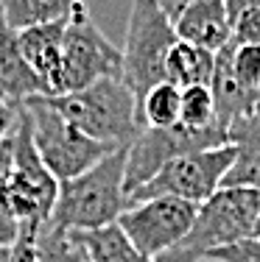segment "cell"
Wrapping results in <instances>:
<instances>
[{"instance_id":"1","label":"cell","mask_w":260,"mask_h":262,"mask_svg":"<svg viewBox=\"0 0 260 262\" xmlns=\"http://www.w3.org/2000/svg\"><path fill=\"white\" fill-rule=\"evenodd\" d=\"M123 173H126V148L115 151L82 176L62 182L56 209L48 226L65 232H98L115 226L123 212L132 207Z\"/></svg>"},{"instance_id":"2","label":"cell","mask_w":260,"mask_h":262,"mask_svg":"<svg viewBox=\"0 0 260 262\" xmlns=\"http://www.w3.org/2000/svg\"><path fill=\"white\" fill-rule=\"evenodd\" d=\"M260 190L221 187L213 198L199 204L188 237L157 262H204L207 254L257 237Z\"/></svg>"},{"instance_id":"3","label":"cell","mask_w":260,"mask_h":262,"mask_svg":"<svg viewBox=\"0 0 260 262\" xmlns=\"http://www.w3.org/2000/svg\"><path fill=\"white\" fill-rule=\"evenodd\" d=\"M48 101L65 120L107 145L129 148L143 131L137 95L123 78H104L82 92L53 95Z\"/></svg>"},{"instance_id":"4","label":"cell","mask_w":260,"mask_h":262,"mask_svg":"<svg viewBox=\"0 0 260 262\" xmlns=\"http://www.w3.org/2000/svg\"><path fill=\"white\" fill-rule=\"evenodd\" d=\"M14 162H11V179H9V207L14 215L20 237H34L51 223L53 209L59 198V182L45 167L39 151L34 145L28 112H20L14 131Z\"/></svg>"},{"instance_id":"5","label":"cell","mask_w":260,"mask_h":262,"mask_svg":"<svg viewBox=\"0 0 260 262\" xmlns=\"http://www.w3.org/2000/svg\"><path fill=\"white\" fill-rule=\"evenodd\" d=\"M179 42L171 17L159 9L157 0H134L126 20L123 36V81L137 95V103L154 90L165 84V64L171 48Z\"/></svg>"},{"instance_id":"6","label":"cell","mask_w":260,"mask_h":262,"mask_svg":"<svg viewBox=\"0 0 260 262\" xmlns=\"http://www.w3.org/2000/svg\"><path fill=\"white\" fill-rule=\"evenodd\" d=\"M26 112L31 120V134H34L36 151H39L45 167L56 176L59 184L82 176L90 167H95L98 162L121 151L115 145L87 137L82 128H76L70 120H65L45 95L31 98L26 103Z\"/></svg>"},{"instance_id":"7","label":"cell","mask_w":260,"mask_h":262,"mask_svg":"<svg viewBox=\"0 0 260 262\" xmlns=\"http://www.w3.org/2000/svg\"><path fill=\"white\" fill-rule=\"evenodd\" d=\"M104 78H123V53L101 34L84 6L67 20L62 48V95L82 92Z\"/></svg>"},{"instance_id":"8","label":"cell","mask_w":260,"mask_h":262,"mask_svg":"<svg viewBox=\"0 0 260 262\" xmlns=\"http://www.w3.org/2000/svg\"><path fill=\"white\" fill-rule=\"evenodd\" d=\"M235 165V145H218L210 151H196L176 157L163 167L146 187H140L129 201L140 204L148 198H182L190 204H204L224 187V179Z\"/></svg>"},{"instance_id":"9","label":"cell","mask_w":260,"mask_h":262,"mask_svg":"<svg viewBox=\"0 0 260 262\" xmlns=\"http://www.w3.org/2000/svg\"><path fill=\"white\" fill-rule=\"evenodd\" d=\"M218 145H230V131L213 126L204 131H193L185 126H173V128H143L140 137L126 148V192L129 198L146 187L163 170L168 162L185 154H196V151H210Z\"/></svg>"},{"instance_id":"10","label":"cell","mask_w":260,"mask_h":262,"mask_svg":"<svg viewBox=\"0 0 260 262\" xmlns=\"http://www.w3.org/2000/svg\"><path fill=\"white\" fill-rule=\"evenodd\" d=\"M199 207L182 198H148L132 204L117 221L121 232L148 259H159L188 237Z\"/></svg>"},{"instance_id":"11","label":"cell","mask_w":260,"mask_h":262,"mask_svg":"<svg viewBox=\"0 0 260 262\" xmlns=\"http://www.w3.org/2000/svg\"><path fill=\"white\" fill-rule=\"evenodd\" d=\"M39 95H48L45 84L26 61L17 42V31L6 23L0 9V101L14 109H26L31 98Z\"/></svg>"},{"instance_id":"12","label":"cell","mask_w":260,"mask_h":262,"mask_svg":"<svg viewBox=\"0 0 260 262\" xmlns=\"http://www.w3.org/2000/svg\"><path fill=\"white\" fill-rule=\"evenodd\" d=\"M67 20H56V23H45V26L17 31L20 51L28 64L34 67V73L42 78V84L48 90V98L62 95V48H65Z\"/></svg>"},{"instance_id":"13","label":"cell","mask_w":260,"mask_h":262,"mask_svg":"<svg viewBox=\"0 0 260 262\" xmlns=\"http://www.w3.org/2000/svg\"><path fill=\"white\" fill-rule=\"evenodd\" d=\"M173 28L182 42L204 48L210 53H221L232 42V20L224 0H199L188 6L176 17Z\"/></svg>"},{"instance_id":"14","label":"cell","mask_w":260,"mask_h":262,"mask_svg":"<svg viewBox=\"0 0 260 262\" xmlns=\"http://www.w3.org/2000/svg\"><path fill=\"white\" fill-rule=\"evenodd\" d=\"M232 51H235V42H230L221 53H215V73H213V81H210L213 101H215V123L224 131H230L235 120L246 117L260 106V92L241 84L238 76H235Z\"/></svg>"},{"instance_id":"15","label":"cell","mask_w":260,"mask_h":262,"mask_svg":"<svg viewBox=\"0 0 260 262\" xmlns=\"http://www.w3.org/2000/svg\"><path fill=\"white\" fill-rule=\"evenodd\" d=\"M230 145H235V165L224 187L260 190V106L230 126Z\"/></svg>"},{"instance_id":"16","label":"cell","mask_w":260,"mask_h":262,"mask_svg":"<svg viewBox=\"0 0 260 262\" xmlns=\"http://www.w3.org/2000/svg\"><path fill=\"white\" fill-rule=\"evenodd\" d=\"M215 73V53L204 51V48L188 45L179 39L168 53V64H165V78L179 90L188 86H210Z\"/></svg>"},{"instance_id":"17","label":"cell","mask_w":260,"mask_h":262,"mask_svg":"<svg viewBox=\"0 0 260 262\" xmlns=\"http://www.w3.org/2000/svg\"><path fill=\"white\" fill-rule=\"evenodd\" d=\"M84 6H87V0H0L6 23L14 31L67 20L73 11L84 9Z\"/></svg>"},{"instance_id":"18","label":"cell","mask_w":260,"mask_h":262,"mask_svg":"<svg viewBox=\"0 0 260 262\" xmlns=\"http://www.w3.org/2000/svg\"><path fill=\"white\" fill-rule=\"evenodd\" d=\"M82 248L87 251L90 262H157L148 259L129 243V237L121 232V226H107L98 232H73Z\"/></svg>"},{"instance_id":"19","label":"cell","mask_w":260,"mask_h":262,"mask_svg":"<svg viewBox=\"0 0 260 262\" xmlns=\"http://www.w3.org/2000/svg\"><path fill=\"white\" fill-rule=\"evenodd\" d=\"M179 115H182V90L171 81L148 90V95L140 101L143 128H173L179 126Z\"/></svg>"},{"instance_id":"20","label":"cell","mask_w":260,"mask_h":262,"mask_svg":"<svg viewBox=\"0 0 260 262\" xmlns=\"http://www.w3.org/2000/svg\"><path fill=\"white\" fill-rule=\"evenodd\" d=\"M39 262H90L82 243L73 237V232L56 226H45L34 240Z\"/></svg>"},{"instance_id":"21","label":"cell","mask_w":260,"mask_h":262,"mask_svg":"<svg viewBox=\"0 0 260 262\" xmlns=\"http://www.w3.org/2000/svg\"><path fill=\"white\" fill-rule=\"evenodd\" d=\"M179 126L204 131L218 126L215 123V101L210 86H188L182 90V115H179ZM221 128V126H218Z\"/></svg>"},{"instance_id":"22","label":"cell","mask_w":260,"mask_h":262,"mask_svg":"<svg viewBox=\"0 0 260 262\" xmlns=\"http://www.w3.org/2000/svg\"><path fill=\"white\" fill-rule=\"evenodd\" d=\"M11 162H14V140H6L0 145V246H14L20 240V226L9 207V179Z\"/></svg>"},{"instance_id":"23","label":"cell","mask_w":260,"mask_h":262,"mask_svg":"<svg viewBox=\"0 0 260 262\" xmlns=\"http://www.w3.org/2000/svg\"><path fill=\"white\" fill-rule=\"evenodd\" d=\"M232 70L241 84L260 92V45H235Z\"/></svg>"},{"instance_id":"24","label":"cell","mask_w":260,"mask_h":262,"mask_svg":"<svg viewBox=\"0 0 260 262\" xmlns=\"http://www.w3.org/2000/svg\"><path fill=\"white\" fill-rule=\"evenodd\" d=\"M204 262H260V240L252 237V240H241L235 246L218 248V251L207 254Z\"/></svg>"},{"instance_id":"25","label":"cell","mask_w":260,"mask_h":262,"mask_svg":"<svg viewBox=\"0 0 260 262\" xmlns=\"http://www.w3.org/2000/svg\"><path fill=\"white\" fill-rule=\"evenodd\" d=\"M235 45H260V9H249L232 20Z\"/></svg>"},{"instance_id":"26","label":"cell","mask_w":260,"mask_h":262,"mask_svg":"<svg viewBox=\"0 0 260 262\" xmlns=\"http://www.w3.org/2000/svg\"><path fill=\"white\" fill-rule=\"evenodd\" d=\"M20 112L23 109H14V106H9V103L0 101V145H3V142L11 137L17 120H20Z\"/></svg>"},{"instance_id":"27","label":"cell","mask_w":260,"mask_h":262,"mask_svg":"<svg viewBox=\"0 0 260 262\" xmlns=\"http://www.w3.org/2000/svg\"><path fill=\"white\" fill-rule=\"evenodd\" d=\"M11 262H39L34 237H20V240L11 246Z\"/></svg>"},{"instance_id":"28","label":"cell","mask_w":260,"mask_h":262,"mask_svg":"<svg viewBox=\"0 0 260 262\" xmlns=\"http://www.w3.org/2000/svg\"><path fill=\"white\" fill-rule=\"evenodd\" d=\"M159 3V9L165 11V14L171 17V23H176V17L182 14L188 6H193V3H199V0H157Z\"/></svg>"},{"instance_id":"29","label":"cell","mask_w":260,"mask_h":262,"mask_svg":"<svg viewBox=\"0 0 260 262\" xmlns=\"http://www.w3.org/2000/svg\"><path fill=\"white\" fill-rule=\"evenodd\" d=\"M224 6L230 11V20H235L238 14H244L249 9H260V0H224Z\"/></svg>"},{"instance_id":"30","label":"cell","mask_w":260,"mask_h":262,"mask_svg":"<svg viewBox=\"0 0 260 262\" xmlns=\"http://www.w3.org/2000/svg\"><path fill=\"white\" fill-rule=\"evenodd\" d=\"M0 262H11V246H0Z\"/></svg>"},{"instance_id":"31","label":"cell","mask_w":260,"mask_h":262,"mask_svg":"<svg viewBox=\"0 0 260 262\" xmlns=\"http://www.w3.org/2000/svg\"><path fill=\"white\" fill-rule=\"evenodd\" d=\"M257 240H260V221H257Z\"/></svg>"}]
</instances>
